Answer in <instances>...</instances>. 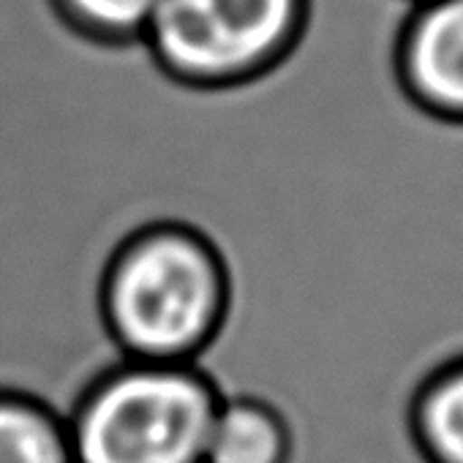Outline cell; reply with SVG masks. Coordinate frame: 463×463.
Instances as JSON below:
<instances>
[{"instance_id":"obj_1","label":"cell","mask_w":463,"mask_h":463,"mask_svg":"<svg viewBox=\"0 0 463 463\" xmlns=\"http://www.w3.org/2000/svg\"><path fill=\"white\" fill-rule=\"evenodd\" d=\"M226 308L223 262L202 235L177 223L131 238L104 281V319L126 360L196 365Z\"/></svg>"},{"instance_id":"obj_2","label":"cell","mask_w":463,"mask_h":463,"mask_svg":"<svg viewBox=\"0 0 463 463\" xmlns=\"http://www.w3.org/2000/svg\"><path fill=\"white\" fill-rule=\"evenodd\" d=\"M221 390L188 363L123 360L77 403L74 463H204Z\"/></svg>"},{"instance_id":"obj_3","label":"cell","mask_w":463,"mask_h":463,"mask_svg":"<svg viewBox=\"0 0 463 463\" xmlns=\"http://www.w3.org/2000/svg\"><path fill=\"white\" fill-rule=\"evenodd\" d=\"M308 0H161L145 33L156 63L196 88H238L281 71Z\"/></svg>"},{"instance_id":"obj_4","label":"cell","mask_w":463,"mask_h":463,"mask_svg":"<svg viewBox=\"0 0 463 463\" xmlns=\"http://www.w3.org/2000/svg\"><path fill=\"white\" fill-rule=\"evenodd\" d=\"M398 69L422 109L463 123V0H417L401 36Z\"/></svg>"},{"instance_id":"obj_5","label":"cell","mask_w":463,"mask_h":463,"mask_svg":"<svg viewBox=\"0 0 463 463\" xmlns=\"http://www.w3.org/2000/svg\"><path fill=\"white\" fill-rule=\"evenodd\" d=\"M289 458L292 428L270 401L246 392L221 395L204 463H289Z\"/></svg>"},{"instance_id":"obj_6","label":"cell","mask_w":463,"mask_h":463,"mask_svg":"<svg viewBox=\"0 0 463 463\" xmlns=\"http://www.w3.org/2000/svg\"><path fill=\"white\" fill-rule=\"evenodd\" d=\"M411 433L428 463H463V357L439 368L417 390Z\"/></svg>"},{"instance_id":"obj_7","label":"cell","mask_w":463,"mask_h":463,"mask_svg":"<svg viewBox=\"0 0 463 463\" xmlns=\"http://www.w3.org/2000/svg\"><path fill=\"white\" fill-rule=\"evenodd\" d=\"M0 463H74L66 420L33 398L0 392Z\"/></svg>"},{"instance_id":"obj_8","label":"cell","mask_w":463,"mask_h":463,"mask_svg":"<svg viewBox=\"0 0 463 463\" xmlns=\"http://www.w3.org/2000/svg\"><path fill=\"white\" fill-rule=\"evenodd\" d=\"M161 0H61L66 17L104 42H145Z\"/></svg>"}]
</instances>
